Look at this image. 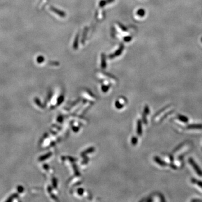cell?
<instances>
[{"instance_id": "cell-2", "label": "cell", "mask_w": 202, "mask_h": 202, "mask_svg": "<svg viewBox=\"0 0 202 202\" xmlns=\"http://www.w3.org/2000/svg\"><path fill=\"white\" fill-rule=\"evenodd\" d=\"M186 128L189 129H202V124H194L187 125Z\"/></svg>"}, {"instance_id": "cell-8", "label": "cell", "mask_w": 202, "mask_h": 202, "mask_svg": "<svg viewBox=\"0 0 202 202\" xmlns=\"http://www.w3.org/2000/svg\"><path fill=\"white\" fill-rule=\"evenodd\" d=\"M122 49H123V47L122 46L120 48H119V50H118L117 51H116V52L114 54L112 55V57H115V56H119V55H120V53L121 52H122Z\"/></svg>"}, {"instance_id": "cell-9", "label": "cell", "mask_w": 202, "mask_h": 202, "mask_svg": "<svg viewBox=\"0 0 202 202\" xmlns=\"http://www.w3.org/2000/svg\"><path fill=\"white\" fill-rule=\"evenodd\" d=\"M105 58L102 56V68H105L106 67V62H105Z\"/></svg>"}, {"instance_id": "cell-4", "label": "cell", "mask_w": 202, "mask_h": 202, "mask_svg": "<svg viewBox=\"0 0 202 202\" xmlns=\"http://www.w3.org/2000/svg\"><path fill=\"white\" fill-rule=\"evenodd\" d=\"M177 119L180 121H181V122H184V123H187L189 121V119L187 117H186V116L182 115H178Z\"/></svg>"}, {"instance_id": "cell-10", "label": "cell", "mask_w": 202, "mask_h": 202, "mask_svg": "<svg viewBox=\"0 0 202 202\" xmlns=\"http://www.w3.org/2000/svg\"><path fill=\"white\" fill-rule=\"evenodd\" d=\"M144 111H145V112L147 114H149V107H148V106L145 107V109H144Z\"/></svg>"}, {"instance_id": "cell-5", "label": "cell", "mask_w": 202, "mask_h": 202, "mask_svg": "<svg viewBox=\"0 0 202 202\" xmlns=\"http://www.w3.org/2000/svg\"><path fill=\"white\" fill-rule=\"evenodd\" d=\"M52 10L53 12H55V13H57V14L59 15L60 16H61V17H64V16H65V13H63V12L61 11H60V10H56V9L52 8Z\"/></svg>"}, {"instance_id": "cell-1", "label": "cell", "mask_w": 202, "mask_h": 202, "mask_svg": "<svg viewBox=\"0 0 202 202\" xmlns=\"http://www.w3.org/2000/svg\"><path fill=\"white\" fill-rule=\"evenodd\" d=\"M189 162L190 164L192 165L193 168H194V170L197 172V174H198L199 176L202 177V170L200 169V168L199 167L198 165L197 164V163L195 162V161L193 158H190L189 159Z\"/></svg>"}, {"instance_id": "cell-7", "label": "cell", "mask_w": 202, "mask_h": 202, "mask_svg": "<svg viewBox=\"0 0 202 202\" xmlns=\"http://www.w3.org/2000/svg\"><path fill=\"white\" fill-rule=\"evenodd\" d=\"M192 182L194 184H197V185H198L199 187L202 188V181H197L195 179H192Z\"/></svg>"}, {"instance_id": "cell-11", "label": "cell", "mask_w": 202, "mask_h": 202, "mask_svg": "<svg viewBox=\"0 0 202 202\" xmlns=\"http://www.w3.org/2000/svg\"><path fill=\"white\" fill-rule=\"evenodd\" d=\"M170 167H172V168H174V169H176V168H177L176 166L175 165H174V164H171Z\"/></svg>"}, {"instance_id": "cell-3", "label": "cell", "mask_w": 202, "mask_h": 202, "mask_svg": "<svg viewBox=\"0 0 202 202\" xmlns=\"http://www.w3.org/2000/svg\"><path fill=\"white\" fill-rule=\"evenodd\" d=\"M154 161H155V162H156V163H158V164L160 165V166H167V163L163 161H162L161 159H160L158 157H154Z\"/></svg>"}, {"instance_id": "cell-6", "label": "cell", "mask_w": 202, "mask_h": 202, "mask_svg": "<svg viewBox=\"0 0 202 202\" xmlns=\"http://www.w3.org/2000/svg\"><path fill=\"white\" fill-rule=\"evenodd\" d=\"M137 132H138V134H139V135H140L142 134V126H141V122H140V121H138V122Z\"/></svg>"}]
</instances>
